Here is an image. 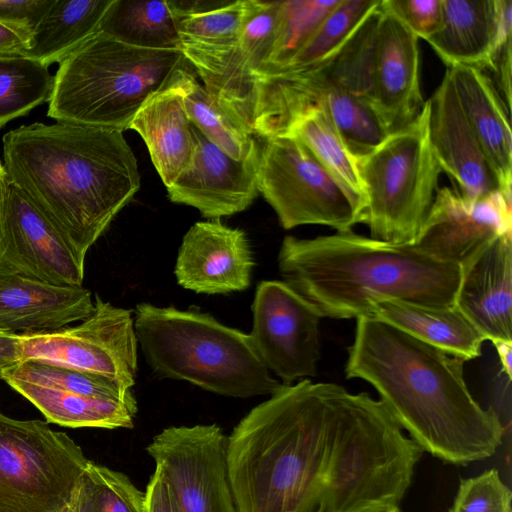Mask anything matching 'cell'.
Wrapping results in <instances>:
<instances>
[{
	"label": "cell",
	"mask_w": 512,
	"mask_h": 512,
	"mask_svg": "<svg viewBox=\"0 0 512 512\" xmlns=\"http://www.w3.org/2000/svg\"><path fill=\"white\" fill-rule=\"evenodd\" d=\"M417 449L380 401L335 383L281 384L227 437L237 512L397 507Z\"/></svg>",
	"instance_id": "cell-1"
},
{
	"label": "cell",
	"mask_w": 512,
	"mask_h": 512,
	"mask_svg": "<svg viewBox=\"0 0 512 512\" xmlns=\"http://www.w3.org/2000/svg\"><path fill=\"white\" fill-rule=\"evenodd\" d=\"M356 320L346 378L371 384L422 451L456 465L496 452L504 426L472 397L465 360L377 318Z\"/></svg>",
	"instance_id": "cell-2"
},
{
	"label": "cell",
	"mask_w": 512,
	"mask_h": 512,
	"mask_svg": "<svg viewBox=\"0 0 512 512\" xmlns=\"http://www.w3.org/2000/svg\"><path fill=\"white\" fill-rule=\"evenodd\" d=\"M2 142L8 182L83 260L140 189L137 160L122 131L36 122L7 132Z\"/></svg>",
	"instance_id": "cell-3"
},
{
	"label": "cell",
	"mask_w": 512,
	"mask_h": 512,
	"mask_svg": "<svg viewBox=\"0 0 512 512\" xmlns=\"http://www.w3.org/2000/svg\"><path fill=\"white\" fill-rule=\"evenodd\" d=\"M283 281L322 317H370L390 300L455 306L461 266L414 244H393L351 231L301 239L286 236L278 255Z\"/></svg>",
	"instance_id": "cell-4"
},
{
	"label": "cell",
	"mask_w": 512,
	"mask_h": 512,
	"mask_svg": "<svg viewBox=\"0 0 512 512\" xmlns=\"http://www.w3.org/2000/svg\"><path fill=\"white\" fill-rule=\"evenodd\" d=\"M134 327L146 362L161 377L236 398L271 395L281 386L249 334L208 313L140 303Z\"/></svg>",
	"instance_id": "cell-5"
},
{
	"label": "cell",
	"mask_w": 512,
	"mask_h": 512,
	"mask_svg": "<svg viewBox=\"0 0 512 512\" xmlns=\"http://www.w3.org/2000/svg\"><path fill=\"white\" fill-rule=\"evenodd\" d=\"M185 63L180 49L135 46L99 31L60 62L47 115L124 132Z\"/></svg>",
	"instance_id": "cell-6"
},
{
	"label": "cell",
	"mask_w": 512,
	"mask_h": 512,
	"mask_svg": "<svg viewBox=\"0 0 512 512\" xmlns=\"http://www.w3.org/2000/svg\"><path fill=\"white\" fill-rule=\"evenodd\" d=\"M428 102L405 128L357 158L371 238L413 244L438 190L441 168L428 136Z\"/></svg>",
	"instance_id": "cell-7"
},
{
	"label": "cell",
	"mask_w": 512,
	"mask_h": 512,
	"mask_svg": "<svg viewBox=\"0 0 512 512\" xmlns=\"http://www.w3.org/2000/svg\"><path fill=\"white\" fill-rule=\"evenodd\" d=\"M88 462L47 422L0 413V512H68Z\"/></svg>",
	"instance_id": "cell-8"
},
{
	"label": "cell",
	"mask_w": 512,
	"mask_h": 512,
	"mask_svg": "<svg viewBox=\"0 0 512 512\" xmlns=\"http://www.w3.org/2000/svg\"><path fill=\"white\" fill-rule=\"evenodd\" d=\"M257 185L284 229L318 224L346 232L363 221V203L290 134L259 148Z\"/></svg>",
	"instance_id": "cell-9"
},
{
	"label": "cell",
	"mask_w": 512,
	"mask_h": 512,
	"mask_svg": "<svg viewBox=\"0 0 512 512\" xmlns=\"http://www.w3.org/2000/svg\"><path fill=\"white\" fill-rule=\"evenodd\" d=\"M254 98L253 133L264 140L282 135L295 117L313 108L328 116L355 158L389 135L368 101L338 86L315 67L256 77Z\"/></svg>",
	"instance_id": "cell-10"
},
{
	"label": "cell",
	"mask_w": 512,
	"mask_h": 512,
	"mask_svg": "<svg viewBox=\"0 0 512 512\" xmlns=\"http://www.w3.org/2000/svg\"><path fill=\"white\" fill-rule=\"evenodd\" d=\"M80 322L52 332L21 334L23 360L48 361L98 374L130 390L138 356L132 311L113 306L96 294L93 312Z\"/></svg>",
	"instance_id": "cell-11"
},
{
	"label": "cell",
	"mask_w": 512,
	"mask_h": 512,
	"mask_svg": "<svg viewBox=\"0 0 512 512\" xmlns=\"http://www.w3.org/2000/svg\"><path fill=\"white\" fill-rule=\"evenodd\" d=\"M177 512H237L227 465V437L216 424L171 426L146 448Z\"/></svg>",
	"instance_id": "cell-12"
},
{
	"label": "cell",
	"mask_w": 512,
	"mask_h": 512,
	"mask_svg": "<svg viewBox=\"0 0 512 512\" xmlns=\"http://www.w3.org/2000/svg\"><path fill=\"white\" fill-rule=\"evenodd\" d=\"M249 334L255 351L268 370L284 384L316 376L320 360L317 309L284 281H262L252 304Z\"/></svg>",
	"instance_id": "cell-13"
},
{
	"label": "cell",
	"mask_w": 512,
	"mask_h": 512,
	"mask_svg": "<svg viewBox=\"0 0 512 512\" xmlns=\"http://www.w3.org/2000/svg\"><path fill=\"white\" fill-rule=\"evenodd\" d=\"M84 262L55 226L9 183L0 200V273L82 286Z\"/></svg>",
	"instance_id": "cell-14"
},
{
	"label": "cell",
	"mask_w": 512,
	"mask_h": 512,
	"mask_svg": "<svg viewBox=\"0 0 512 512\" xmlns=\"http://www.w3.org/2000/svg\"><path fill=\"white\" fill-rule=\"evenodd\" d=\"M511 199L500 190L471 200L454 188L438 189L413 244L439 261L462 266L498 237L512 234Z\"/></svg>",
	"instance_id": "cell-15"
},
{
	"label": "cell",
	"mask_w": 512,
	"mask_h": 512,
	"mask_svg": "<svg viewBox=\"0 0 512 512\" xmlns=\"http://www.w3.org/2000/svg\"><path fill=\"white\" fill-rule=\"evenodd\" d=\"M195 149L188 167L167 187L170 201L196 208L203 217L219 219L246 210L259 194V146L246 159L235 160L192 125Z\"/></svg>",
	"instance_id": "cell-16"
},
{
	"label": "cell",
	"mask_w": 512,
	"mask_h": 512,
	"mask_svg": "<svg viewBox=\"0 0 512 512\" xmlns=\"http://www.w3.org/2000/svg\"><path fill=\"white\" fill-rule=\"evenodd\" d=\"M371 104L389 134L421 113L425 101L420 89L418 38L380 2L373 68Z\"/></svg>",
	"instance_id": "cell-17"
},
{
	"label": "cell",
	"mask_w": 512,
	"mask_h": 512,
	"mask_svg": "<svg viewBox=\"0 0 512 512\" xmlns=\"http://www.w3.org/2000/svg\"><path fill=\"white\" fill-rule=\"evenodd\" d=\"M253 266L246 233L213 219L195 223L184 235L174 273L185 289L226 294L249 287Z\"/></svg>",
	"instance_id": "cell-18"
},
{
	"label": "cell",
	"mask_w": 512,
	"mask_h": 512,
	"mask_svg": "<svg viewBox=\"0 0 512 512\" xmlns=\"http://www.w3.org/2000/svg\"><path fill=\"white\" fill-rule=\"evenodd\" d=\"M427 102L429 142L454 189L471 200L499 191L498 180L460 106L448 71Z\"/></svg>",
	"instance_id": "cell-19"
},
{
	"label": "cell",
	"mask_w": 512,
	"mask_h": 512,
	"mask_svg": "<svg viewBox=\"0 0 512 512\" xmlns=\"http://www.w3.org/2000/svg\"><path fill=\"white\" fill-rule=\"evenodd\" d=\"M455 306L486 340L512 343V234L498 237L461 266Z\"/></svg>",
	"instance_id": "cell-20"
},
{
	"label": "cell",
	"mask_w": 512,
	"mask_h": 512,
	"mask_svg": "<svg viewBox=\"0 0 512 512\" xmlns=\"http://www.w3.org/2000/svg\"><path fill=\"white\" fill-rule=\"evenodd\" d=\"M93 310L91 292L83 286L0 273V331L17 335L52 332L86 319Z\"/></svg>",
	"instance_id": "cell-21"
},
{
	"label": "cell",
	"mask_w": 512,
	"mask_h": 512,
	"mask_svg": "<svg viewBox=\"0 0 512 512\" xmlns=\"http://www.w3.org/2000/svg\"><path fill=\"white\" fill-rule=\"evenodd\" d=\"M460 106L498 180L500 191L511 195L512 138L510 113L492 79L476 67H448Z\"/></svg>",
	"instance_id": "cell-22"
},
{
	"label": "cell",
	"mask_w": 512,
	"mask_h": 512,
	"mask_svg": "<svg viewBox=\"0 0 512 512\" xmlns=\"http://www.w3.org/2000/svg\"><path fill=\"white\" fill-rule=\"evenodd\" d=\"M129 129L142 137L156 171L169 187L188 167L195 149L192 123L175 73L165 87L145 101Z\"/></svg>",
	"instance_id": "cell-23"
},
{
	"label": "cell",
	"mask_w": 512,
	"mask_h": 512,
	"mask_svg": "<svg viewBox=\"0 0 512 512\" xmlns=\"http://www.w3.org/2000/svg\"><path fill=\"white\" fill-rule=\"evenodd\" d=\"M370 317L385 321L465 361L479 357L486 341L456 306L435 307L390 300L374 305Z\"/></svg>",
	"instance_id": "cell-24"
},
{
	"label": "cell",
	"mask_w": 512,
	"mask_h": 512,
	"mask_svg": "<svg viewBox=\"0 0 512 512\" xmlns=\"http://www.w3.org/2000/svg\"><path fill=\"white\" fill-rule=\"evenodd\" d=\"M438 30L426 41L448 66L488 67L496 24V0H441Z\"/></svg>",
	"instance_id": "cell-25"
},
{
	"label": "cell",
	"mask_w": 512,
	"mask_h": 512,
	"mask_svg": "<svg viewBox=\"0 0 512 512\" xmlns=\"http://www.w3.org/2000/svg\"><path fill=\"white\" fill-rule=\"evenodd\" d=\"M0 378L35 405L50 423L71 428L133 427L137 403L92 398L8 375Z\"/></svg>",
	"instance_id": "cell-26"
},
{
	"label": "cell",
	"mask_w": 512,
	"mask_h": 512,
	"mask_svg": "<svg viewBox=\"0 0 512 512\" xmlns=\"http://www.w3.org/2000/svg\"><path fill=\"white\" fill-rule=\"evenodd\" d=\"M113 0H54L32 32L24 56L60 63L100 30Z\"/></svg>",
	"instance_id": "cell-27"
},
{
	"label": "cell",
	"mask_w": 512,
	"mask_h": 512,
	"mask_svg": "<svg viewBox=\"0 0 512 512\" xmlns=\"http://www.w3.org/2000/svg\"><path fill=\"white\" fill-rule=\"evenodd\" d=\"M187 64L176 70L175 78L182 91L190 122L233 159H246L259 146L254 135L210 97Z\"/></svg>",
	"instance_id": "cell-28"
},
{
	"label": "cell",
	"mask_w": 512,
	"mask_h": 512,
	"mask_svg": "<svg viewBox=\"0 0 512 512\" xmlns=\"http://www.w3.org/2000/svg\"><path fill=\"white\" fill-rule=\"evenodd\" d=\"M99 31L135 46L180 49L176 21L166 0H113Z\"/></svg>",
	"instance_id": "cell-29"
},
{
	"label": "cell",
	"mask_w": 512,
	"mask_h": 512,
	"mask_svg": "<svg viewBox=\"0 0 512 512\" xmlns=\"http://www.w3.org/2000/svg\"><path fill=\"white\" fill-rule=\"evenodd\" d=\"M283 134H290L300 140L319 163L359 199L365 208L357 159L322 110L313 108L298 115Z\"/></svg>",
	"instance_id": "cell-30"
},
{
	"label": "cell",
	"mask_w": 512,
	"mask_h": 512,
	"mask_svg": "<svg viewBox=\"0 0 512 512\" xmlns=\"http://www.w3.org/2000/svg\"><path fill=\"white\" fill-rule=\"evenodd\" d=\"M54 83L48 66L24 55L0 56V128L49 102Z\"/></svg>",
	"instance_id": "cell-31"
},
{
	"label": "cell",
	"mask_w": 512,
	"mask_h": 512,
	"mask_svg": "<svg viewBox=\"0 0 512 512\" xmlns=\"http://www.w3.org/2000/svg\"><path fill=\"white\" fill-rule=\"evenodd\" d=\"M340 0L279 1L274 37L268 57L255 75L283 69L304 46Z\"/></svg>",
	"instance_id": "cell-32"
},
{
	"label": "cell",
	"mask_w": 512,
	"mask_h": 512,
	"mask_svg": "<svg viewBox=\"0 0 512 512\" xmlns=\"http://www.w3.org/2000/svg\"><path fill=\"white\" fill-rule=\"evenodd\" d=\"M379 4L380 0H340L291 61L275 72L305 70L322 62L351 37Z\"/></svg>",
	"instance_id": "cell-33"
},
{
	"label": "cell",
	"mask_w": 512,
	"mask_h": 512,
	"mask_svg": "<svg viewBox=\"0 0 512 512\" xmlns=\"http://www.w3.org/2000/svg\"><path fill=\"white\" fill-rule=\"evenodd\" d=\"M72 512H145V493L123 473L88 462L79 480Z\"/></svg>",
	"instance_id": "cell-34"
},
{
	"label": "cell",
	"mask_w": 512,
	"mask_h": 512,
	"mask_svg": "<svg viewBox=\"0 0 512 512\" xmlns=\"http://www.w3.org/2000/svg\"><path fill=\"white\" fill-rule=\"evenodd\" d=\"M0 375L66 389L92 398L136 403L131 390L122 388L109 378L48 361L23 360L6 368Z\"/></svg>",
	"instance_id": "cell-35"
},
{
	"label": "cell",
	"mask_w": 512,
	"mask_h": 512,
	"mask_svg": "<svg viewBox=\"0 0 512 512\" xmlns=\"http://www.w3.org/2000/svg\"><path fill=\"white\" fill-rule=\"evenodd\" d=\"M246 0L228 4L207 12L174 17L181 42L226 46L240 40Z\"/></svg>",
	"instance_id": "cell-36"
},
{
	"label": "cell",
	"mask_w": 512,
	"mask_h": 512,
	"mask_svg": "<svg viewBox=\"0 0 512 512\" xmlns=\"http://www.w3.org/2000/svg\"><path fill=\"white\" fill-rule=\"evenodd\" d=\"M279 1L246 0L239 40L254 76L270 52L277 21Z\"/></svg>",
	"instance_id": "cell-37"
},
{
	"label": "cell",
	"mask_w": 512,
	"mask_h": 512,
	"mask_svg": "<svg viewBox=\"0 0 512 512\" xmlns=\"http://www.w3.org/2000/svg\"><path fill=\"white\" fill-rule=\"evenodd\" d=\"M512 493L498 470L462 479L449 512H511Z\"/></svg>",
	"instance_id": "cell-38"
},
{
	"label": "cell",
	"mask_w": 512,
	"mask_h": 512,
	"mask_svg": "<svg viewBox=\"0 0 512 512\" xmlns=\"http://www.w3.org/2000/svg\"><path fill=\"white\" fill-rule=\"evenodd\" d=\"M381 5L418 39L427 40L440 27L441 0H381Z\"/></svg>",
	"instance_id": "cell-39"
},
{
	"label": "cell",
	"mask_w": 512,
	"mask_h": 512,
	"mask_svg": "<svg viewBox=\"0 0 512 512\" xmlns=\"http://www.w3.org/2000/svg\"><path fill=\"white\" fill-rule=\"evenodd\" d=\"M53 2L54 0H0V22L33 32Z\"/></svg>",
	"instance_id": "cell-40"
},
{
	"label": "cell",
	"mask_w": 512,
	"mask_h": 512,
	"mask_svg": "<svg viewBox=\"0 0 512 512\" xmlns=\"http://www.w3.org/2000/svg\"><path fill=\"white\" fill-rule=\"evenodd\" d=\"M144 493L145 512H177L168 485L157 468Z\"/></svg>",
	"instance_id": "cell-41"
},
{
	"label": "cell",
	"mask_w": 512,
	"mask_h": 512,
	"mask_svg": "<svg viewBox=\"0 0 512 512\" xmlns=\"http://www.w3.org/2000/svg\"><path fill=\"white\" fill-rule=\"evenodd\" d=\"M32 32L0 22V56L24 55L29 49Z\"/></svg>",
	"instance_id": "cell-42"
},
{
	"label": "cell",
	"mask_w": 512,
	"mask_h": 512,
	"mask_svg": "<svg viewBox=\"0 0 512 512\" xmlns=\"http://www.w3.org/2000/svg\"><path fill=\"white\" fill-rule=\"evenodd\" d=\"M22 360L20 335L0 331V372Z\"/></svg>",
	"instance_id": "cell-43"
},
{
	"label": "cell",
	"mask_w": 512,
	"mask_h": 512,
	"mask_svg": "<svg viewBox=\"0 0 512 512\" xmlns=\"http://www.w3.org/2000/svg\"><path fill=\"white\" fill-rule=\"evenodd\" d=\"M497 350V354L499 356L502 370L507 375L508 381L512 378V367H511V358H512V343L497 341L493 342Z\"/></svg>",
	"instance_id": "cell-44"
},
{
	"label": "cell",
	"mask_w": 512,
	"mask_h": 512,
	"mask_svg": "<svg viewBox=\"0 0 512 512\" xmlns=\"http://www.w3.org/2000/svg\"><path fill=\"white\" fill-rule=\"evenodd\" d=\"M8 187H9V182H8L7 174L5 172L3 163L0 162V200L5 195Z\"/></svg>",
	"instance_id": "cell-45"
},
{
	"label": "cell",
	"mask_w": 512,
	"mask_h": 512,
	"mask_svg": "<svg viewBox=\"0 0 512 512\" xmlns=\"http://www.w3.org/2000/svg\"><path fill=\"white\" fill-rule=\"evenodd\" d=\"M381 512H402L399 507H392L387 510L381 511Z\"/></svg>",
	"instance_id": "cell-46"
},
{
	"label": "cell",
	"mask_w": 512,
	"mask_h": 512,
	"mask_svg": "<svg viewBox=\"0 0 512 512\" xmlns=\"http://www.w3.org/2000/svg\"><path fill=\"white\" fill-rule=\"evenodd\" d=\"M68 512H72V511H71V508H70V510H69Z\"/></svg>",
	"instance_id": "cell-47"
}]
</instances>
